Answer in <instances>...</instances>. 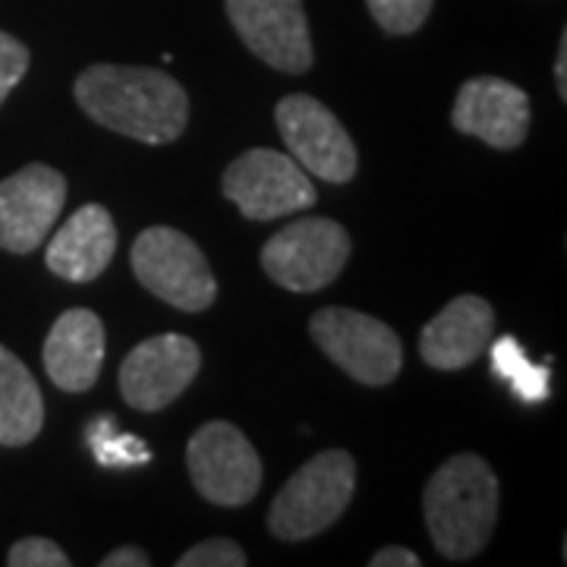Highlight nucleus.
<instances>
[{"label":"nucleus","instance_id":"20","mask_svg":"<svg viewBox=\"0 0 567 567\" xmlns=\"http://www.w3.org/2000/svg\"><path fill=\"white\" fill-rule=\"evenodd\" d=\"M372 20L385 29L388 35H413L432 10V0H365Z\"/></svg>","mask_w":567,"mask_h":567},{"label":"nucleus","instance_id":"6","mask_svg":"<svg viewBox=\"0 0 567 567\" xmlns=\"http://www.w3.org/2000/svg\"><path fill=\"white\" fill-rule=\"evenodd\" d=\"M350 234L331 218H300L281 227L262 249L265 275L293 293H316L344 271Z\"/></svg>","mask_w":567,"mask_h":567},{"label":"nucleus","instance_id":"2","mask_svg":"<svg viewBox=\"0 0 567 567\" xmlns=\"http://www.w3.org/2000/svg\"><path fill=\"white\" fill-rule=\"evenodd\" d=\"M423 517L447 561L480 555L498 520V476L480 454H454L425 483Z\"/></svg>","mask_w":567,"mask_h":567},{"label":"nucleus","instance_id":"12","mask_svg":"<svg viewBox=\"0 0 567 567\" xmlns=\"http://www.w3.org/2000/svg\"><path fill=\"white\" fill-rule=\"evenodd\" d=\"M244 44L281 73H306L312 66V41L303 0H224Z\"/></svg>","mask_w":567,"mask_h":567},{"label":"nucleus","instance_id":"4","mask_svg":"<svg viewBox=\"0 0 567 567\" xmlns=\"http://www.w3.org/2000/svg\"><path fill=\"white\" fill-rule=\"evenodd\" d=\"M130 262L140 284L183 312H203L218 297V281L203 249L177 227H148L133 244Z\"/></svg>","mask_w":567,"mask_h":567},{"label":"nucleus","instance_id":"13","mask_svg":"<svg viewBox=\"0 0 567 567\" xmlns=\"http://www.w3.org/2000/svg\"><path fill=\"white\" fill-rule=\"evenodd\" d=\"M451 123L498 152L524 145L529 133V99L514 82L498 76L466 80L451 107Z\"/></svg>","mask_w":567,"mask_h":567},{"label":"nucleus","instance_id":"21","mask_svg":"<svg viewBox=\"0 0 567 567\" xmlns=\"http://www.w3.org/2000/svg\"><path fill=\"white\" fill-rule=\"evenodd\" d=\"M249 558L246 551L234 539H224V536H215V539H205L199 546H193L186 555L177 558L181 567H244Z\"/></svg>","mask_w":567,"mask_h":567},{"label":"nucleus","instance_id":"23","mask_svg":"<svg viewBox=\"0 0 567 567\" xmlns=\"http://www.w3.org/2000/svg\"><path fill=\"white\" fill-rule=\"evenodd\" d=\"M29 70V51L20 39L0 32V104L7 102V95L20 85V80Z\"/></svg>","mask_w":567,"mask_h":567},{"label":"nucleus","instance_id":"22","mask_svg":"<svg viewBox=\"0 0 567 567\" xmlns=\"http://www.w3.org/2000/svg\"><path fill=\"white\" fill-rule=\"evenodd\" d=\"M7 565L10 567H66L70 565V555H66L54 539L29 536V539H20L17 546L10 548Z\"/></svg>","mask_w":567,"mask_h":567},{"label":"nucleus","instance_id":"17","mask_svg":"<svg viewBox=\"0 0 567 567\" xmlns=\"http://www.w3.org/2000/svg\"><path fill=\"white\" fill-rule=\"evenodd\" d=\"M44 425V398L39 382L17 353L0 344V445H29Z\"/></svg>","mask_w":567,"mask_h":567},{"label":"nucleus","instance_id":"9","mask_svg":"<svg viewBox=\"0 0 567 567\" xmlns=\"http://www.w3.org/2000/svg\"><path fill=\"white\" fill-rule=\"evenodd\" d=\"M275 123L290 158L312 177L347 183L357 174V145L328 104L312 95H287L275 107Z\"/></svg>","mask_w":567,"mask_h":567},{"label":"nucleus","instance_id":"11","mask_svg":"<svg viewBox=\"0 0 567 567\" xmlns=\"http://www.w3.org/2000/svg\"><path fill=\"white\" fill-rule=\"evenodd\" d=\"M66 203V177L48 164H25L0 181V249L35 252Z\"/></svg>","mask_w":567,"mask_h":567},{"label":"nucleus","instance_id":"18","mask_svg":"<svg viewBox=\"0 0 567 567\" xmlns=\"http://www.w3.org/2000/svg\"><path fill=\"white\" fill-rule=\"evenodd\" d=\"M488 344H492V341H488ZM488 353H492V369H495V375L505 379L507 385H511V391H514L520 401H527V404H543V401H548V394H551V388H548V365L529 363L524 347L517 344L511 334L498 338Z\"/></svg>","mask_w":567,"mask_h":567},{"label":"nucleus","instance_id":"15","mask_svg":"<svg viewBox=\"0 0 567 567\" xmlns=\"http://www.w3.org/2000/svg\"><path fill=\"white\" fill-rule=\"evenodd\" d=\"M44 372L54 385L82 394L99 382L104 363V324L92 309H66L44 341Z\"/></svg>","mask_w":567,"mask_h":567},{"label":"nucleus","instance_id":"8","mask_svg":"<svg viewBox=\"0 0 567 567\" xmlns=\"http://www.w3.org/2000/svg\"><path fill=\"white\" fill-rule=\"evenodd\" d=\"M189 480L205 502L221 507L249 505L262 488V461L234 423H205L186 445Z\"/></svg>","mask_w":567,"mask_h":567},{"label":"nucleus","instance_id":"26","mask_svg":"<svg viewBox=\"0 0 567 567\" xmlns=\"http://www.w3.org/2000/svg\"><path fill=\"white\" fill-rule=\"evenodd\" d=\"M555 80H558V95L567 99V35H561V51H558V63H555Z\"/></svg>","mask_w":567,"mask_h":567},{"label":"nucleus","instance_id":"3","mask_svg":"<svg viewBox=\"0 0 567 567\" xmlns=\"http://www.w3.org/2000/svg\"><path fill=\"white\" fill-rule=\"evenodd\" d=\"M357 488V464L353 454L341 447L316 454L303 464L287 486L275 495L268 511V529L284 543H303L319 536L322 529L338 524Z\"/></svg>","mask_w":567,"mask_h":567},{"label":"nucleus","instance_id":"10","mask_svg":"<svg viewBox=\"0 0 567 567\" xmlns=\"http://www.w3.org/2000/svg\"><path fill=\"white\" fill-rule=\"evenodd\" d=\"M203 353L186 334H155L136 344L121 363V394L140 413L174 404L199 375Z\"/></svg>","mask_w":567,"mask_h":567},{"label":"nucleus","instance_id":"14","mask_svg":"<svg viewBox=\"0 0 567 567\" xmlns=\"http://www.w3.org/2000/svg\"><path fill=\"white\" fill-rule=\"evenodd\" d=\"M495 334V312L483 297H454L451 303L425 324L420 334V357L425 365L454 372L466 369L486 353L488 341Z\"/></svg>","mask_w":567,"mask_h":567},{"label":"nucleus","instance_id":"19","mask_svg":"<svg viewBox=\"0 0 567 567\" xmlns=\"http://www.w3.org/2000/svg\"><path fill=\"white\" fill-rule=\"evenodd\" d=\"M85 435H89V445H92L95 461L102 466H136L152 457V451L145 447V442L136 439V435L117 432V425H114L111 416L92 420Z\"/></svg>","mask_w":567,"mask_h":567},{"label":"nucleus","instance_id":"5","mask_svg":"<svg viewBox=\"0 0 567 567\" xmlns=\"http://www.w3.org/2000/svg\"><path fill=\"white\" fill-rule=\"evenodd\" d=\"M309 334L331 363L363 385H391L404 365V347L394 328L347 306L319 309L309 319Z\"/></svg>","mask_w":567,"mask_h":567},{"label":"nucleus","instance_id":"7","mask_svg":"<svg viewBox=\"0 0 567 567\" xmlns=\"http://www.w3.org/2000/svg\"><path fill=\"white\" fill-rule=\"evenodd\" d=\"M221 189L249 221H275L306 212L319 199L303 167L275 148H249L227 164Z\"/></svg>","mask_w":567,"mask_h":567},{"label":"nucleus","instance_id":"24","mask_svg":"<svg viewBox=\"0 0 567 567\" xmlns=\"http://www.w3.org/2000/svg\"><path fill=\"white\" fill-rule=\"evenodd\" d=\"M420 565H423V561H420V555L404 546L379 548V551L369 558V567H420Z\"/></svg>","mask_w":567,"mask_h":567},{"label":"nucleus","instance_id":"16","mask_svg":"<svg viewBox=\"0 0 567 567\" xmlns=\"http://www.w3.org/2000/svg\"><path fill=\"white\" fill-rule=\"evenodd\" d=\"M114 249H117V224L111 212L99 203L82 205L51 237L44 265L63 281L89 284L111 265Z\"/></svg>","mask_w":567,"mask_h":567},{"label":"nucleus","instance_id":"25","mask_svg":"<svg viewBox=\"0 0 567 567\" xmlns=\"http://www.w3.org/2000/svg\"><path fill=\"white\" fill-rule=\"evenodd\" d=\"M152 565V558L136 546H123L114 548L111 555H104L102 567H148Z\"/></svg>","mask_w":567,"mask_h":567},{"label":"nucleus","instance_id":"1","mask_svg":"<svg viewBox=\"0 0 567 567\" xmlns=\"http://www.w3.org/2000/svg\"><path fill=\"white\" fill-rule=\"evenodd\" d=\"M73 95L99 126L145 145L181 140L189 121L181 82L152 66L95 63L76 76Z\"/></svg>","mask_w":567,"mask_h":567}]
</instances>
